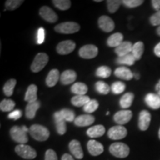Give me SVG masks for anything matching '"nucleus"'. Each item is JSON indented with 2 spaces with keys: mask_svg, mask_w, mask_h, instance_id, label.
Listing matches in <instances>:
<instances>
[{
  "mask_svg": "<svg viewBox=\"0 0 160 160\" xmlns=\"http://www.w3.org/2000/svg\"><path fill=\"white\" fill-rule=\"evenodd\" d=\"M29 133L33 139L39 142L46 141L50 136V132L47 128L37 124L31 126Z\"/></svg>",
  "mask_w": 160,
  "mask_h": 160,
  "instance_id": "f257e3e1",
  "label": "nucleus"
},
{
  "mask_svg": "<svg viewBox=\"0 0 160 160\" xmlns=\"http://www.w3.org/2000/svg\"><path fill=\"white\" fill-rule=\"evenodd\" d=\"M109 151L112 155L117 158H125L129 155L130 148L126 144L115 142L110 146Z\"/></svg>",
  "mask_w": 160,
  "mask_h": 160,
  "instance_id": "f03ea898",
  "label": "nucleus"
},
{
  "mask_svg": "<svg viewBox=\"0 0 160 160\" xmlns=\"http://www.w3.org/2000/svg\"><path fill=\"white\" fill-rule=\"evenodd\" d=\"M54 30L57 33H64V34H71L77 33L80 30L79 24L74 22H66L60 23L55 27Z\"/></svg>",
  "mask_w": 160,
  "mask_h": 160,
  "instance_id": "7ed1b4c3",
  "label": "nucleus"
},
{
  "mask_svg": "<svg viewBox=\"0 0 160 160\" xmlns=\"http://www.w3.org/2000/svg\"><path fill=\"white\" fill-rule=\"evenodd\" d=\"M15 151L19 157L25 159H33L37 157V151L31 146L21 144L15 148Z\"/></svg>",
  "mask_w": 160,
  "mask_h": 160,
  "instance_id": "20e7f679",
  "label": "nucleus"
},
{
  "mask_svg": "<svg viewBox=\"0 0 160 160\" xmlns=\"http://www.w3.org/2000/svg\"><path fill=\"white\" fill-rule=\"evenodd\" d=\"M48 56L45 53H39L36 56L31 64V69L34 73L41 71L48 62Z\"/></svg>",
  "mask_w": 160,
  "mask_h": 160,
  "instance_id": "39448f33",
  "label": "nucleus"
},
{
  "mask_svg": "<svg viewBox=\"0 0 160 160\" xmlns=\"http://www.w3.org/2000/svg\"><path fill=\"white\" fill-rule=\"evenodd\" d=\"M10 134L13 141L16 142L21 144H26L28 142V137L27 132L23 130L22 128L18 127V126H13L10 131Z\"/></svg>",
  "mask_w": 160,
  "mask_h": 160,
  "instance_id": "423d86ee",
  "label": "nucleus"
},
{
  "mask_svg": "<svg viewBox=\"0 0 160 160\" xmlns=\"http://www.w3.org/2000/svg\"><path fill=\"white\" fill-rule=\"evenodd\" d=\"M98 48L94 45H86L82 47L79 51L80 57L86 59H91L95 58L98 55Z\"/></svg>",
  "mask_w": 160,
  "mask_h": 160,
  "instance_id": "0eeeda50",
  "label": "nucleus"
},
{
  "mask_svg": "<svg viewBox=\"0 0 160 160\" xmlns=\"http://www.w3.org/2000/svg\"><path fill=\"white\" fill-rule=\"evenodd\" d=\"M128 134V131L122 125L113 126L109 129L108 136L111 139L118 140L125 138Z\"/></svg>",
  "mask_w": 160,
  "mask_h": 160,
  "instance_id": "6e6552de",
  "label": "nucleus"
},
{
  "mask_svg": "<svg viewBox=\"0 0 160 160\" xmlns=\"http://www.w3.org/2000/svg\"><path fill=\"white\" fill-rule=\"evenodd\" d=\"M76 48V43L71 40H65L58 44L57 47V51L59 54L66 55L69 54L74 51Z\"/></svg>",
  "mask_w": 160,
  "mask_h": 160,
  "instance_id": "1a4fd4ad",
  "label": "nucleus"
},
{
  "mask_svg": "<svg viewBox=\"0 0 160 160\" xmlns=\"http://www.w3.org/2000/svg\"><path fill=\"white\" fill-rule=\"evenodd\" d=\"M133 113L131 111L129 110H122V111H118L116 113L113 117L115 122H117L118 125H122L128 123L130 120L131 119Z\"/></svg>",
  "mask_w": 160,
  "mask_h": 160,
  "instance_id": "9d476101",
  "label": "nucleus"
},
{
  "mask_svg": "<svg viewBox=\"0 0 160 160\" xmlns=\"http://www.w3.org/2000/svg\"><path fill=\"white\" fill-rule=\"evenodd\" d=\"M39 15L43 19L51 23H54L58 20V16L51 8L43 6L39 10Z\"/></svg>",
  "mask_w": 160,
  "mask_h": 160,
  "instance_id": "9b49d317",
  "label": "nucleus"
},
{
  "mask_svg": "<svg viewBox=\"0 0 160 160\" xmlns=\"http://www.w3.org/2000/svg\"><path fill=\"white\" fill-rule=\"evenodd\" d=\"M98 24H99L100 28L103 31L107 32V33H109V32L113 31L114 30V22L113 21L111 18L108 17V16L100 17L99 20H98Z\"/></svg>",
  "mask_w": 160,
  "mask_h": 160,
  "instance_id": "f8f14e48",
  "label": "nucleus"
},
{
  "mask_svg": "<svg viewBox=\"0 0 160 160\" xmlns=\"http://www.w3.org/2000/svg\"><path fill=\"white\" fill-rule=\"evenodd\" d=\"M151 115L146 110H143L140 112L139 116V129L141 131H145L146 130L148 129L150 123H151Z\"/></svg>",
  "mask_w": 160,
  "mask_h": 160,
  "instance_id": "ddd939ff",
  "label": "nucleus"
},
{
  "mask_svg": "<svg viewBox=\"0 0 160 160\" xmlns=\"http://www.w3.org/2000/svg\"><path fill=\"white\" fill-rule=\"evenodd\" d=\"M70 151L73 154V157L78 159H82L84 157V153L82 148L81 144L78 140L73 139L69 143Z\"/></svg>",
  "mask_w": 160,
  "mask_h": 160,
  "instance_id": "4468645a",
  "label": "nucleus"
},
{
  "mask_svg": "<svg viewBox=\"0 0 160 160\" xmlns=\"http://www.w3.org/2000/svg\"><path fill=\"white\" fill-rule=\"evenodd\" d=\"M88 150L92 156H99L104 151V147L101 143L96 140H89L87 145Z\"/></svg>",
  "mask_w": 160,
  "mask_h": 160,
  "instance_id": "2eb2a0df",
  "label": "nucleus"
},
{
  "mask_svg": "<svg viewBox=\"0 0 160 160\" xmlns=\"http://www.w3.org/2000/svg\"><path fill=\"white\" fill-rule=\"evenodd\" d=\"M95 118L90 114L80 115L77 117L74 120L75 125L78 127H86L89 126L94 122Z\"/></svg>",
  "mask_w": 160,
  "mask_h": 160,
  "instance_id": "dca6fc26",
  "label": "nucleus"
},
{
  "mask_svg": "<svg viewBox=\"0 0 160 160\" xmlns=\"http://www.w3.org/2000/svg\"><path fill=\"white\" fill-rule=\"evenodd\" d=\"M54 117L56 127H57V133L59 135H64L67 131V128H66V123L65 119H63L62 115L60 114V112L57 111L54 113L53 114Z\"/></svg>",
  "mask_w": 160,
  "mask_h": 160,
  "instance_id": "f3484780",
  "label": "nucleus"
},
{
  "mask_svg": "<svg viewBox=\"0 0 160 160\" xmlns=\"http://www.w3.org/2000/svg\"><path fill=\"white\" fill-rule=\"evenodd\" d=\"M145 101L148 107L152 109L157 110L160 108V97L155 93H148L145 96Z\"/></svg>",
  "mask_w": 160,
  "mask_h": 160,
  "instance_id": "a211bd4d",
  "label": "nucleus"
},
{
  "mask_svg": "<svg viewBox=\"0 0 160 160\" xmlns=\"http://www.w3.org/2000/svg\"><path fill=\"white\" fill-rule=\"evenodd\" d=\"M77 73L73 70H66L60 76V81L62 84L67 85L74 82L77 79Z\"/></svg>",
  "mask_w": 160,
  "mask_h": 160,
  "instance_id": "6ab92c4d",
  "label": "nucleus"
},
{
  "mask_svg": "<svg viewBox=\"0 0 160 160\" xmlns=\"http://www.w3.org/2000/svg\"><path fill=\"white\" fill-rule=\"evenodd\" d=\"M133 44L131 42H123L121 45H119L117 48H116L115 53L119 56V57H124L132 52L133 48Z\"/></svg>",
  "mask_w": 160,
  "mask_h": 160,
  "instance_id": "aec40b11",
  "label": "nucleus"
},
{
  "mask_svg": "<svg viewBox=\"0 0 160 160\" xmlns=\"http://www.w3.org/2000/svg\"><path fill=\"white\" fill-rule=\"evenodd\" d=\"M114 74L116 77L119 78V79L128 80V81L131 80L134 77L131 70L126 67L118 68L115 70Z\"/></svg>",
  "mask_w": 160,
  "mask_h": 160,
  "instance_id": "412c9836",
  "label": "nucleus"
},
{
  "mask_svg": "<svg viewBox=\"0 0 160 160\" xmlns=\"http://www.w3.org/2000/svg\"><path fill=\"white\" fill-rule=\"evenodd\" d=\"M59 71L57 69H53L49 72L46 78V85L48 87L52 88L57 85V83L60 79Z\"/></svg>",
  "mask_w": 160,
  "mask_h": 160,
  "instance_id": "4be33fe9",
  "label": "nucleus"
},
{
  "mask_svg": "<svg viewBox=\"0 0 160 160\" xmlns=\"http://www.w3.org/2000/svg\"><path fill=\"white\" fill-rule=\"evenodd\" d=\"M37 91L38 88L36 85H31L27 89L25 93V100L28 103L34 102L38 101L37 100Z\"/></svg>",
  "mask_w": 160,
  "mask_h": 160,
  "instance_id": "5701e85b",
  "label": "nucleus"
},
{
  "mask_svg": "<svg viewBox=\"0 0 160 160\" xmlns=\"http://www.w3.org/2000/svg\"><path fill=\"white\" fill-rule=\"evenodd\" d=\"M105 133V128L103 125H98L93 126L88 129L87 134L91 138H98L102 137Z\"/></svg>",
  "mask_w": 160,
  "mask_h": 160,
  "instance_id": "b1692460",
  "label": "nucleus"
},
{
  "mask_svg": "<svg viewBox=\"0 0 160 160\" xmlns=\"http://www.w3.org/2000/svg\"><path fill=\"white\" fill-rule=\"evenodd\" d=\"M39 108H40V102L39 101L28 104L25 108L26 117L29 119H33V118L35 117L36 113H37V110H39Z\"/></svg>",
  "mask_w": 160,
  "mask_h": 160,
  "instance_id": "393cba45",
  "label": "nucleus"
},
{
  "mask_svg": "<svg viewBox=\"0 0 160 160\" xmlns=\"http://www.w3.org/2000/svg\"><path fill=\"white\" fill-rule=\"evenodd\" d=\"M123 42V35L121 33H116L112 34L108 39L107 44L109 47L117 48Z\"/></svg>",
  "mask_w": 160,
  "mask_h": 160,
  "instance_id": "a878e982",
  "label": "nucleus"
},
{
  "mask_svg": "<svg viewBox=\"0 0 160 160\" xmlns=\"http://www.w3.org/2000/svg\"><path fill=\"white\" fill-rule=\"evenodd\" d=\"M89 97L86 95H77L72 97L71 103L72 105L76 106V107H82L85 106L86 104H88L91 101Z\"/></svg>",
  "mask_w": 160,
  "mask_h": 160,
  "instance_id": "bb28decb",
  "label": "nucleus"
},
{
  "mask_svg": "<svg viewBox=\"0 0 160 160\" xmlns=\"http://www.w3.org/2000/svg\"><path fill=\"white\" fill-rule=\"evenodd\" d=\"M133 99H134V94L133 93H126L125 94H124L120 99V106L124 109L128 108L129 107H131L132 103H133Z\"/></svg>",
  "mask_w": 160,
  "mask_h": 160,
  "instance_id": "cd10ccee",
  "label": "nucleus"
},
{
  "mask_svg": "<svg viewBox=\"0 0 160 160\" xmlns=\"http://www.w3.org/2000/svg\"><path fill=\"white\" fill-rule=\"evenodd\" d=\"M144 50H145V46L142 42H137L133 45L131 53L134 57L136 60L141 59L144 53Z\"/></svg>",
  "mask_w": 160,
  "mask_h": 160,
  "instance_id": "c85d7f7f",
  "label": "nucleus"
},
{
  "mask_svg": "<svg viewBox=\"0 0 160 160\" xmlns=\"http://www.w3.org/2000/svg\"><path fill=\"white\" fill-rule=\"evenodd\" d=\"M71 92L77 95H85L88 92V86L85 83L76 82L71 86Z\"/></svg>",
  "mask_w": 160,
  "mask_h": 160,
  "instance_id": "c756f323",
  "label": "nucleus"
},
{
  "mask_svg": "<svg viewBox=\"0 0 160 160\" xmlns=\"http://www.w3.org/2000/svg\"><path fill=\"white\" fill-rule=\"evenodd\" d=\"M116 62L119 65H127L131 66L134 65L136 59L132 53H129V54L124 56V57H119L116 60Z\"/></svg>",
  "mask_w": 160,
  "mask_h": 160,
  "instance_id": "7c9ffc66",
  "label": "nucleus"
},
{
  "mask_svg": "<svg viewBox=\"0 0 160 160\" xmlns=\"http://www.w3.org/2000/svg\"><path fill=\"white\" fill-rule=\"evenodd\" d=\"M16 84H17V80L14 79H11L6 82L3 87V91L5 96H7V97H11V96H12Z\"/></svg>",
  "mask_w": 160,
  "mask_h": 160,
  "instance_id": "2f4dec72",
  "label": "nucleus"
},
{
  "mask_svg": "<svg viewBox=\"0 0 160 160\" xmlns=\"http://www.w3.org/2000/svg\"><path fill=\"white\" fill-rule=\"evenodd\" d=\"M16 103L11 99H3L0 103V109L3 112L13 111L15 108Z\"/></svg>",
  "mask_w": 160,
  "mask_h": 160,
  "instance_id": "473e14b6",
  "label": "nucleus"
},
{
  "mask_svg": "<svg viewBox=\"0 0 160 160\" xmlns=\"http://www.w3.org/2000/svg\"><path fill=\"white\" fill-rule=\"evenodd\" d=\"M95 88L101 94H108L110 92V86L103 81H99L96 83Z\"/></svg>",
  "mask_w": 160,
  "mask_h": 160,
  "instance_id": "72a5a7b5",
  "label": "nucleus"
},
{
  "mask_svg": "<svg viewBox=\"0 0 160 160\" xmlns=\"http://www.w3.org/2000/svg\"><path fill=\"white\" fill-rule=\"evenodd\" d=\"M53 5L61 11H66L71 8V2L70 0H53Z\"/></svg>",
  "mask_w": 160,
  "mask_h": 160,
  "instance_id": "f704fd0d",
  "label": "nucleus"
},
{
  "mask_svg": "<svg viewBox=\"0 0 160 160\" xmlns=\"http://www.w3.org/2000/svg\"><path fill=\"white\" fill-rule=\"evenodd\" d=\"M111 74V70L107 66H101L98 68L96 71V75L100 78H108Z\"/></svg>",
  "mask_w": 160,
  "mask_h": 160,
  "instance_id": "c9c22d12",
  "label": "nucleus"
},
{
  "mask_svg": "<svg viewBox=\"0 0 160 160\" xmlns=\"http://www.w3.org/2000/svg\"><path fill=\"white\" fill-rule=\"evenodd\" d=\"M59 112L65 122H73L76 119L75 113L71 109H62Z\"/></svg>",
  "mask_w": 160,
  "mask_h": 160,
  "instance_id": "e433bc0d",
  "label": "nucleus"
},
{
  "mask_svg": "<svg viewBox=\"0 0 160 160\" xmlns=\"http://www.w3.org/2000/svg\"><path fill=\"white\" fill-rule=\"evenodd\" d=\"M99 108V102L96 99H92L83 107L84 111L88 113H91L97 111Z\"/></svg>",
  "mask_w": 160,
  "mask_h": 160,
  "instance_id": "4c0bfd02",
  "label": "nucleus"
},
{
  "mask_svg": "<svg viewBox=\"0 0 160 160\" xmlns=\"http://www.w3.org/2000/svg\"><path fill=\"white\" fill-rule=\"evenodd\" d=\"M122 3V1H120V0H108L107 5L108 11L111 13L117 12Z\"/></svg>",
  "mask_w": 160,
  "mask_h": 160,
  "instance_id": "58836bf2",
  "label": "nucleus"
},
{
  "mask_svg": "<svg viewBox=\"0 0 160 160\" xmlns=\"http://www.w3.org/2000/svg\"><path fill=\"white\" fill-rule=\"evenodd\" d=\"M24 2L22 0H8L5 2L6 9L10 10V11H14L17 9Z\"/></svg>",
  "mask_w": 160,
  "mask_h": 160,
  "instance_id": "ea45409f",
  "label": "nucleus"
},
{
  "mask_svg": "<svg viewBox=\"0 0 160 160\" xmlns=\"http://www.w3.org/2000/svg\"><path fill=\"white\" fill-rule=\"evenodd\" d=\"M111 91L115 94L122 93L125 90V85L122 82H116L111 85Z\"/></svg>",
  "mask_w": 160,
  "mask_h": 160,
  "instance_id": "a19ab883",
  "label": "nucleus"
},
{
  "mask_svg": "<svg viewBox=\"0 0 160 160\" xmlns=\"http://www.w3.org/2000/svg\"><path fill=\"white\" fill-rule=\"evenodd\" d=\"M144 3L143 0H123L122 4H124L126 7L129 8H133L139 7Z\"/></svg>",
  "mask_w": 160,
  "mask_h": 160,
  "instance_id": "79ce46f5",
  "label": "nucleus"
},
{
  "mask_svg": "<svg viewBox=\"0 0 160 160\" xmlns=\"http://www.w3.org/2000/svg\"><path fill=\"white\" fill-rule=\"evenodd\" d=\"M150 22L153 26H160V11H157L150 17Z\"/></svg>",
  "mask_w": 160,
  "mask_h": 160,
  "instance_id": "37998d69",
  "label": "nucleus"
},
{
  "mask_svg": "<svg viewBox=\"0 0 160 160\" xmlns=\"http://www.w3.org/2000/svg\"><path fill=\"white\" fill-rule=\"evenodd\" d=\"M45 160H58L56 152L52 149H48L45 153Z\"/></svg>",
  "mask_w": 160,
  "mask_h": 160,
  "instance_id": "c03bdc74",
  "label": "nucleus"
},
{
  "mask_svg": "<svg viewBox=\"0 0 160 160\" xmlns=\"http://www.w3.org/2000/svg\"><path fill=\"white\" fill-rule=\"evenodd\" d=\"M22 113L20 110H15V111H11V113L8 114V118L11 119H19L20 117H22Z\"/></svg>",
  "mask_w": 160,
  "mask_h": 160,
  "instance_id": "a18cd8bd",
  "label": "nucleus"
},
{
  "mask_svg": "<svg viewBox=\"0 0 160 160\" xmlns=\"http://www.w3.org/2000/svg\"><path fill=\"white\" fill-rule=\"evenodd\" d=\"M45 39V31L43 28H39L38 31V43L42 44Z\"/></svg>",
  "mask_w": 160,
  "mask_h": 160,
  "instance_id": "49530a36",
  "label": "nucleus"
},
{
  "mask_svg": "<svg viewBox=\"0 0 160 160\" xmlns=\"http://www.w3.org/2000/svg\"><path fill=\"white\" fill-rule=\"evenodd\" d=\"M151 4L156 11H160V0H152Z\"/></svg>",
  "mask_w": 160,
  "mask_h": 160,
  "instance_id": "de8ad7c7",
  "label": "nucleus"
},
{
  "mask_svg": "<svg viewBox=\"0 0 160 160\" xmlns=\"http://www.w3.org/2000/svg\"><path fill=\"white\" fill-rule=\"evenodd\" d=\"M154 53L158 57H160V42L158 43L154 48Z\"/></svg>",
  "mask_w": 160,
  "mask_h": 160,
  "instance_id": "09e8293b",
  "label": "nucleus"
},
{
  "mask_svg": "<svg viewBox=\"0 0 160 160\" xmlns=\"http://www.w3.org/2000/svg\"><path fill=\"white\" fill-rule=\"evenodd\" d=\"M61 160H74V159H73L71 155L68 154V153H65V154L62 157Z\"/></svg>",
  "mask_w": 160,
  "mask_h": 160,
  "instance_id": "8fccbe9b",
  "label": "nucleus"
},
{
  "mask_svg": "<svg viewBox=\"0 0 160 160\" xmlns=\"http://www.w3.org/2000/svg\"><path fill=\"white\" fill-rule=\"evenodd\" d=\"M156 91L158 92V95L160 97V80L159 82L157 84V85H156Z\"/></svg>",
  "mask_w": 160,
  "mask_h": 160,
  "instance_id": "3c124183",
  "label": "nucleus"
},
{
  "mask_svg": "<svg viewBox=\"0 0 160 160\" xmlns=\"http://www.w3.org/2000/svg\"><path fill=\"white\" fill-rule=\"evenodd\" d=\"M157 33L158 36H159V37H160V26H159V27L157 28Z\"/></svg>",
  "mask_w": 160,
  "mask_h": 160,
  "instance_id": "603ef678",
  "label": "nucleus"
},
{
  "mask_svg": "<svg viewBox=\"0 0 160 160\" xmlns=\"http://www.w3.org/2000/svg\"><path fill=\"white\" fill-rule=\"evenodd\" d=\"M22 128H23V130H24V131H26V132H28V131H29V130H28V128H27V127H25V126H22Z\"/></svg>",
  "mask_w": 160,
  "mask_h": 160,
  "instance_id": "864d4df0",
  "label": "nucleus"
},
{
  "mask_svg": "<svg viewBox=\"0 0 160 160\" xmlns=\"http://www.w3.org/2000/svg\"><path fill=\"white\" fill-rule=\"evenodd\" d=\"M133 76H134V77H136V79H139V76L138 75V73H134V74H133Z\"/></svg>",
  "mask_w": 160,
  "mask_h": 160,
  "instance_id": "5fc2aeb1",
  "label": "nucleus"
},
{
  "mask_svg": "<svg viewBox=\"0 0 160 160\" xmlns=\"http://www.w3.org/2000/svg\"><path fill=\"white\" fill-rule=\"evenodd\" d=\"M95 2H102V0H95Z\"/></svg>",
  "mask_w": 160,
  "mask_h": 160,
  "instance_id": "6e6d98bb",
  "label": "nucleus"
},
{
  "mask_svg": "<svg viewBox=\"0 0 160 160\" xmlns=\"http://www.w3.org/2000/svg\"><path fill=\"white\" fill-rule=\"evenodd\" d=\"M159 139H160V128H159Z\"/></svg>",
  "mask_w": 160,
  "mask_h": 160,
  "instance_id": "4d7b16f0",
  "label": "nucleus"
},
{
  "mask_svg": "<svg viewBox=\"0 0 160 160\" xmlns=\"http://www.w3.org/2000/svg\"><path fill=\"white\" fill-rule=\"evenodd\" d=\"M108 114H109V112H108H108H107V113H106V115H108Z\"/></svg>",
  "mask_w": 160,
  "mask_h": 160,
  "instance_id": "13d9d810",
  "label": "nucleus"
}]
</instances>
